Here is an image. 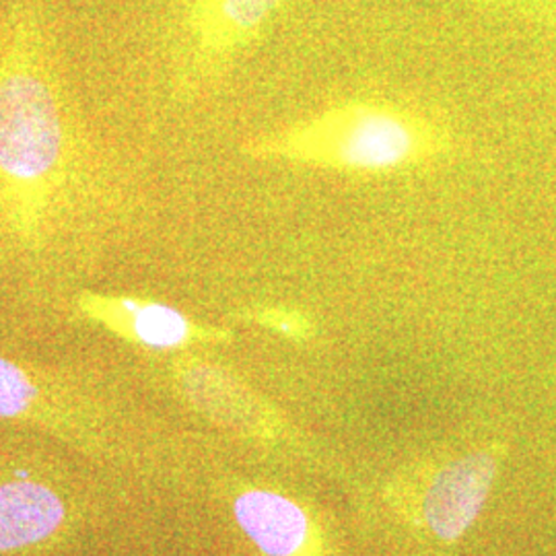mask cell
<instances>
[{"label":"cell","mask_w":556,"mask_h":556,"mask_svg":"<svg viewBox=\"0 0 556 556\" xmlns=\"http://www.w3.org/2000/svg\"><path fill=\"white\" fill-rule=\"evenodd\" d=\"M118 176L89 132L34 7L0 20V266L27 280L98 260L118 223Z\"/></svg>","instance_id":"6da1fadb"},{"label":"cell","mask_w":556,"mask_h":556,"mask_svg":"<svg viewBox=\"0 0 556 556\" xmlns=\"http://www.w3.org/2000/svg\"><path fill=\"white\" fill-rule=\"evenodd\" d=\"M435 149L431 128L397 108L349 103L299 126L280 139L260 142L256 153L309 161L337 169H397Z\"/></svg>","instance_id":"7a4b0ae2"},{"label":"cell","mask_w":556,"mask_h":556,"mask_svg":"<svg viewBox=\"0 0 556 556\" xmlns=\"http://www.w3.org/2000/svg\"><path fill=\"white\" fill-rule=\"evenodd\" d=\"M75 305L85 318L147 349L172 351L206 337L204 330L176 307L149 299L83 291Z\"/></svg>","instance_id":"3957f363"},{"label":"cell","mask_w":556,"mask_h":556,"mask_svg":"<svg viewBox=\"0 0 556 556\" xmlns=\"http://www.w3.org/2000/svg\"><path fill=\"white\" fill-rule=\"evenodd\" d=\"M491 454H472L450 464L425 497V519L441 540H457L477 519L495 478Z\"/></svg>","instance_id":"277c9868"},{"label":"cell","mask_w":556,"mask_h":556,"mask_svg":"<svg viewBox=\"0 0 556 556\" xmlns=\"http://www.w3.org/2000/svg\"><path fill=\"white\" fill-rule=\"evenodd\" d=\"M64 503L46 484L11 480L0 484V553L40 544L64 521Z\"/></svg>","instance_id":"5b68a950"},{"label":"cell","mask_w":556,"mask_h":556,"mask_svg":"<svg viewBox=\"0 0 556 556\" xmlns=\"http://www.w3.org/2000/svg\"><path fill=\"white\" fill-rule=\"evenodd\" d=\"M239 528L266 556H299L309 542V519L291 498L248 491L236 501Z\"/></svg>","instance_id":"8992f818"},{"label":"cell","mask_w":556,"mask_h":556,"mask_svg":"<svg viewBox=\"0 0 556 556\" xmlns=\"http://www.w3.org/2000/svg\"><path fill=\"white\" fill-rule=\"evenodd\" d=\"M73 400L75 388L0 355V418L36 417Z\"/></svg>","instance_id":"52a82bcc"},{"label":"cell","mask_w":556,"mask_h":556,"mask_svg":"<svg viewBox=\"0 0 556 556\" xmlns=\"http://www.w3.org/2000/svg\"><path fill=\"white\" fill-rule=\"evenodd\" d=\"M280 0H213L206 13V38L217 48H229L266 20Z\"/></svg>","instance_id":"ba28073f"}]
</instances>
